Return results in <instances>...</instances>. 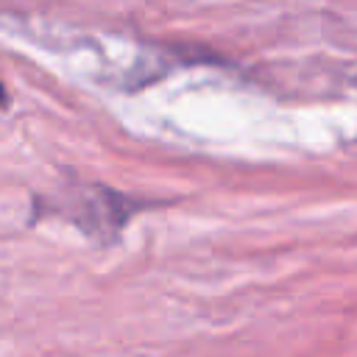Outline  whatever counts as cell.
Instances as JSON below:
<instances>
[{"label":"cell","mask_w":357,"mask_h":357,"mask_svg":"<svg viewBox=\"0 0 357 357\" xmlns=\"http://www.w3.org/2000/svg\"><path fill=\"white\" fill-rule=\"evenodd\" d=\"M3 100H6V92H3V86H0V103H3Z\"/></svg>","instance_id":"obj_1"}]
</instances>
